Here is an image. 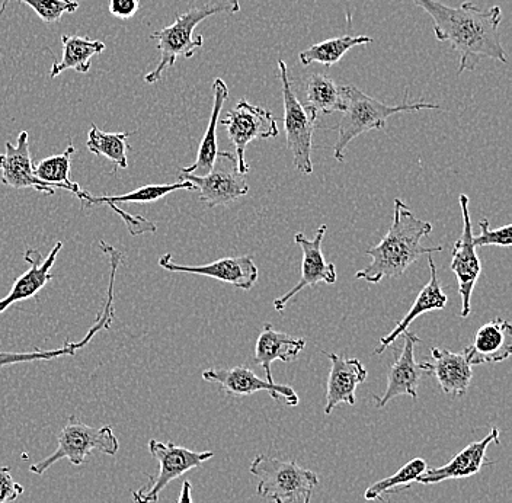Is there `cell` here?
<instances>
[{
  "label": "cell",
  "instance_id": "6da1fadb",
  "mask_svg": "<svg viewBox=\"0 0 512 503\" xmlns=\"http://www.w3.org/2000/svg\"><path fill=\"white\" fill-rule=\"evenodd\" d=\"M414 3L430 15L435 38L450 43L459 54V75L476 70L482 59L508 63L499 32L502 22L499 6L480 9L476 3L463 2L453 8L438 0H414Z\"/></svg>",
  "mask_w": 512,
  "mask_h": 503
},
{
  "label": "cell",
  "instance_id": "7a4b0ae2",
  "mask_svg": "<svg viewBox=\"0 0 512 503\" xmlns=\"http://www.w3.org/2000/svg\"><path fill=\"white\" fill-rule=\"evenodd\" d=\"M432 232L430 221L418 219L400 198L395 200V216L387 235L379 245L367 249L371 264L355 274L357 280L379 284L383 278H399L422 255L443 251V246H422V239Z\"/></svg>",
  "mask_w": 512,
  "mask_h": 503
},
{
  "label": "cell",
  "instance_id": "3957f363",
  "mask_svg": "<svg viewBox=\"0 0 512 503\" xmlns=\"http://www.w3.org/2000/svg\"><path fill=\"white\" fill-rule=\"evenodd\" d=\"M240 11L239 0H227V2L208 3L200 8H191L185 14L179 15L174 24L163 30L155 31L150 38L158 43L160 62L155 70L144 76V82L156 83L162 78L163 73L169 67L175 66L179 57L191 59L198 48L204 46L203 35L194 37L195 28L210 16L219 14H238Z\"/></svg>",
  "mask_w": 512,
  "mask_h": 503
},
{
  "label": "cell",
  "instance_id": "277c9868",
  "mask_svg": "<svg viewBox=\"0 0 512 503\" xmlns=\"http://www.w3.org/2000/svg\"><path fill=\"white\" fill-rule=\"evenodd\" d=\"M347 108L342 115L338 126V140L334 147V158L338 162H344L345 149L352 140L363 136L368 131L383 130L386 121L392 115L399 112H416L422 110H440V105L428 104V102H403L399 105H386L377 99L371 98L366 92L354 85L342 86Z\"/></svg>",
  "mask_w": 512,
  "mask_h": 503
},
{
  "label": "cell",
  "instance_id": "5b68a950",
  "mask_svg": "<svg viewBox=\"0 0 512 503\" xmlns=\"http://www.w3.org/2000/svg\"><path fill=\"white\" fill-rule=\"evenodd\" d=\"M249 472L258 479L256 493L261 498L300 503L307 496H312L313 490L319 485L318 474L303 469L296 461L256 456Z\"/></svg>",
  "mask_w": 512,
  "mask_h": 503
},
{
  "label": "cell",
  "instance_id": "8992f818",
  "mask_svg": "<svg viewBox=\"0 0 512 503\" xmlns=\"http://www.w3.org/2000/svg\"><path fill=\"white\" fill-rule=\"evenodd\" d=\"M59 445L51 456L32 464L30 472L44 474L54 464L69 460L73 466H82L92 451L98 450L107 456H115L120 450V442L115 437L111 426L92 428L80 422L76 416H70L69 422L63 426L57 437Z\"/></svg>",
  "mask_w": 512,
  "mask_h": 503
},
{
  "label": "cell",
  "instance_id": "52a82bcc",
  "mask_svg": "<svg viewBox=\"0 0 512 503\" xmlns=\"http://www.w3.org/2000/svg\"><path fill=\"white\" fill-rule=\"evenodd\" d=\"M278 76H280L281 92H283L287 147L293 153V163L297 171L310 175L313 172V133H315L319 115L297 98L291 85L290 70L284 60H278Z\"/></svg>",
  "mask_w": 512,
  "mask_h": 503
},
{
  "label": "cell",
  "instance_id": "ba28073f",
  "mask_svg": "<svg viewBox=\"0 0 512 503\" xmlns=\"http://www.w3.org/2000/svg\"><path fill=\"white\" fill-rule=\"evenodd\" d=\"M149 451L152 457L158 461V476H147L149 485L143 486L139 490H133L134 503H155L158 502L160 493L163 489L174 482L178 477L184 476L185 473L197 469L201 464L211 460L214 453L211 451L188 450V448L179 447L174 442H160L158 440L149 441Z\"/></svg>",
  "mask_w": 512,
  "mask_h": 503
},
{
  "label": "cell",
  "instance_id": "9c48e42d",
  "mask_svg": "<svg viewBox=\"0 0 512 503\" xmlns=\"http://www.w3.org/2000/svg\"><path fill=\"white\" fill-rule=\"evenodd\" d=\"M99 248L102 253L110 258V284H108L107 300H105L104 309L98 313L96 320L89 332L86 333L85 338L80 342L66 341L62 348L48 349V351H31V352H0V368L6 365L21 364V362H34V361H50L54 358L62 357H75L79 349L85 348L89 342L95 338L96 333L101 331H108L111 329L112 320L115 317L114 309V285L115 278H117L118 267L123 261V253L117 251L114 246L108 245L105 242H99Z\"/></svg>",
  "mask_w": 512,
  "mask_h": 503
},
{
  "label": "cell",
  "instance_id": "30bf717a",
  "mask_svg": "<svg viewBox=\"0 0 512 503\" xmlns=\"http://www.w3.org/2000/svg\"><path fill=\"white\" fill-rule=\"evenodd\" d=\"M219 123L226 127L227 136L235 146L238 168L242 175L249 172L245 159L249 143L278 136V124L272 112L251 104L246 99H240L236 107L227 112L226 117Z\"/></svg>",
  "mask_w": 512,
  "mask_h": 503
},
{
  "label": "cell",
  "instance_id": "8fae6325",
  "mask_svg": "<svg viewBox=\"0 0 512 503\" xmlns=\"http://www.w3.org/2000/svg\"><path fill=\"white\" fill-rule=\"evenodd\" d=\"M179 181H190L200 191V201L207 207L235 203L249 192L245 175L239 172L238 159L230 152L217 153L213 169L206 176L182 175Z\"/></svg>",
  "mask_w": 512,
  "mask_h": 503
},
{
  "label": "cell",
  "instance_id": "7c38bea8",
  "mask_svg": "<svg viewBox=\"0 0 512 503\" xmlns=\"http://www.w3.org/2000/svg\"><path fill=\"white\" fill-rule=\"evenodd\" d=\"M460 208H462L463 232L453 246V261H451V271L456 275L459 283V294L462 297V317L470 315V299H472L473 290L478 283L482 264L475 245H473V226L469 213V197L466 194L460 195Z\"/></svg>",
  "mask_w": 512,
  "mask_h": 503
},
{
  "label": "cell",
  "instance_id": "4fadbf2b",
  "mask_svg": "<svg viewBox=\"0 0 512 503\" xmlns=\"http://www.w3.org/2000/svg\"><path fill=\"white\" fill-rule=\"evenodd\" d=\"M203 380L207 383L219 384L230 396H251L258 392H267L272 399L286 400L288 406L299 405V396L293 387L286 384L270 383L256 376L248 367L211 368L204 371Z\"/></svg>",
  "mask_w": 512,
  "mask_h": 503
},
{
  "label": "cell",
  "instance_id": "5bb4252c",
  "mask_svg": "<svg viewBox=\"0 0 512 503\" xmlns=\"http://www.w3.org/2000/svg\"><path fill=\"white\" fill-rule=\"evenodd\" d=\"M326 229H328L326 224H320L315 239H307L304 233H296L294 236V240L303 251L302 277L287 294L274 301V309L277 312H283L288 301L297 296L303 288L313 287L319 283L335 284L338 280L335 265L332 262H326L322 252L323 236H325Z\"/></svg>",
  "mask_w": 512,
  "mask_h": 503
},
{
  "label": "cell",
  "instance_id": "9a60e30c",
  "mask_svg": "<svg viewBox=\"0 0 512 503\" xmlns=\"http://www.w3.org/2000/svg\"><path fill=\"white\" fill-rule=\"evenodd\" d=\"M159 267L169 272H182V274L203 275V277L214 278L222 283L233 285L249 291L258 281V267L252 256H233V258H222L211 264L181 265L174 262L171 253H165L159 259Z\"/></svg>",
  "mask_w": 512,
  "mask_h": 503
},
{
  "label": "cell",
  "instance_id": "2e32d148",
  "mask_svg": "<svg viewBox=\"0 0 512 503\" xmlns=\"http://www.w3.org/2000/svg\"><path fill=\"white\" fill-rule=\"evenodd\" d=\"M498 428L492 429L483 440L472 442L463 448L456 457L451 458L446 466L438 467V469L427 470L424 474L416 479V483L421 485H438L447 480L464 479V477L475 476L483 467L491 466L492 461L488 460L489 445L499 444Z\"/></svg>",
  "mask_w": 512,
  "mask_h": 503
},
{
  "label": "cell",
  "instance_id": "e0dca14e",
  "mask_svg": "<svg viewBox=\"0 0 512 503\" xmlns=\"http://www.w3.org/2000/svg\"><path fill=\"white\" fill-rule=\"evenodd\" d=\"M6 150L0 155L2 184L14 189L32 188L40 194L53 195L56 189L35 175L30 152V136L27 131L19 133L16 144L6 142Z\"/></svg>",
  "mask_w": 512,
  "mask_h": 503
},
{
  "label": "cell",
  "instance_id": "ac0fdd59",
  "mask_svg": "<svg viewBox=\"0 0 512 503\" xmlns=\"http://www.w3.org/2000/svg\"><path fill=\"white\" fill-rule=\"evenodd\" d=\"M62 249L63 243L57 242L46 259L37 249H28L25 252L24 259L27 264H30V269L15 281L8 296L0 299V315L5 313L9 307L14 306L15 303L37 296L46 287L47 283H50L51 278H53L51 268L56 264L57 256L62 252Z\"/></svg>",
  "mask_w": 512,
  "mask_h": 503
},
{
  "label": "cell",
  "instance_id": "d6986e66",
  "mask_svg": "<svg viewBox=\"0 0 512 503\" xmlns=\"http://www.w3.org/2000/svg\"><path fill=\"white\" fill-rule=\"evenodd\" d=\"M326 357L331 361V371L326 384L325 415H331L341 403L355 405V392L367 380V370L357 358H345L332 352Z\"/></svg>",
  "mask_w": 512,
  "mask_h": 503
},
{
  "label": "cell",
  "instance_id": "ffe728a7",
  "mask_svg": "<svg viewBox=\"0 0 512 503\" xmlns=\"http://www.w3.org/2000/svg\"><path fill=\"white\" fill-rule=\"evenodd\" d=\"M421 339L415 333L406 331L403 333V348L398 360L393 362L392 368L387 374V386L382 397H376L377 408H384L390 400L398 396L418 397L419 380H421V368L415 361V345Z\"/></svg>",
  "mask_w": 512,
  "mask_h": 503
},
{
  "label": "cell",
  "instance_id": "44dd1931",
  "mask_svg": "<svg viewBox=\"0 0 512 503\" xmlns=\"http://www.w3.org/2000/svg\"><path fill=\"white\" fill-rule=\"evenodd\" d=\"M470 365L496 364L512 354V328L504 319H494L476 332L472 344L463 349Z\"/></svg>",
  "mask_w": 512,
  "mask_h": 503
},
{
  "label": "cell",
  "instance_id": "7402d4cb",
  "mask_svg": "<svg viewBox=\"0 0 512 503\" xmlns=\"http://www.w3.org/2000/svg\"><path fill=\"white\" fill-rule=\"evenodd\" d=\"M432 361L419 364L421 371L437 378L443 393L453 397H462L472 383V365L467 362L464 354L448 351V349L431 348Z\"/></svg>",
  "mask_w": 512,
  "mask_h": 503
},
{
  "label": "cell",
  "instance_id": "603a6c76",
  "mask_svg": "<svg viewBox=\"0 0 512 503\" xmlns=\"http://www.w3.org/2000/svg\"><path fill=\"white\" fill-rule=\"evenodd\" d=\"M428 265H430L431 278L428 281V284L422 288L421 293L416 297L414 306L409 310L408 315L403 317L402 320L396 325V328L393 329L389 335L384 336V338L380 339V344L374 349V354L382 355L384 349L389 348L390 345L395 344L396 339L399 336H402L403 333L408 331L409 326L412 325V322L424 313L434 312V310H443L446 309L448 303L447 294L441 290L440 281H438V272L437 267H435L434 259H428Z\"/></svg>",
  "mask_w": 512,
  "mask_h": 503
},
{
  "label": "cell",
  "instance_id": "cb8c5ba5",
  "mask_svg": "<svg viewBox=\"0 0 512 503\" xmlns=\"http://www.w3.org/2000/svg\"><path fill=\"white\" fill-rule=\"evenodd\" d=\"M306 346V341L293 338L286 332H278L272 325H265L259 333L255 346V362L264 368L265 380L275 383L271 374V365L274 361H296L300 352Z\"/></svg>",
  "mask_w": 512,
  "mask_h": 503
},
{
  "label": "cell",
  "instance_id": "d4e9b609",
  "mask_svg": "<svg viewBox=\"0 0 512 503\" xmlns=\"http://www.w3.org/2000/svg\"><path fill=\"white\" fill-rule=\"evenodd\" d=\"M229 98V88L223 79L217 78L213 82V110L203 140L198 146L197 159L188 168H182V175L206 176L213 169L217 159V126H219L220 114H222L224 102Z\"/></svg>",
  "mask_w": 512,
  "mask_h": 503
},
{
  "label": "cell",
  "instance_id": "484cf974",
  "mask_svg": "<svg viewBox=\"0 0 512 503\" xmlns=\"http://www.w3.org/2000/svg\"><path fill=\"white\" fill-rule=\"evenodd\" d=\"M62 46L63 57L60 62L51 66V79L57 78L66 70H75V72L85 75L91 70L92 57L104 53L107 48L102 41L89 40L80 35H62Z\"/></svg>",
  "mask_w": 512,
  "mask_h": 503
},
{
  "label": "cell",
  "instance_id": "4316f807",
  "mask_svg": "<svg viewBox=\"0 0 512 503\" xmlns=\"http://www.w3.org/2000/svg\"><path fill=\"white\" fill-rule=\"evenodd\" d=\"M76 149L70 144L60 155L50 156V158L41 160L37 166H34L35 175L38 179L51 185L54 189H64L70 194L79 198L80 203H85L89 192L80 188L79 184L70 179V168H72V156Z\"/></svg>",
  "mask_w": 512,
  "mask_h": 503
},
{
  "label": "cell",
  "instance_id": "83f0119b",
  "mask_svg": "<svg viewBox=\"0 0 512 503\" xmlns=\"http://www.w3.org/2000/svg\"><path fill=\"white\" fill-rule=\"evenodd\" d=\"M307 107L316 114H334L347 108L342 86L336 85L331 76L325 73H313L307 80Z\"/></svg>",
  "mask_w": 512,
  "mask_h": 503
},
{
  "label": "cell",
  "instance_id": "f1b7e54d",
  "mask_svg": "<svg viewBox=\"0 0 512 503\" xmlns=\"http://www.w3.org/2000/svg\"><path fill=\"white\" fill-rule=\"evenodd\" d=\"M373 41V38L367 37V35H342V37L329 38V40L313 44L312 47L302 51L299 54V60L303 66L319 63L326 67H332L341 62L342 57L351 48L367 46V44H371Z\"/></svg>",
  "mask_w": 512,
  "mask_h": 503
},
{
  "label": "cell",
  "instance_id": "f546056e",
  "mask_svg": "<svg viewBox=\"0 0 512 503\" xmlns=\"http://www.w3.org/2000/svg\"><path fill=\"white\" fill-rule=\"evenodd\" d=\"M194 191L195 185L190 181H179L175 184L166 185H144L136 189V191L127 192L123 195H102V197H96V195L89 194L86 197L83 205L88 207H94V205H118L121 203H155L160 198L166 197V195L172 194V192L181 191Z\"/></svg>",
  "mask_w": 512,
  "mask_h": 503
},
{
  "label": "cell",
  "instance_id": "4dcf8cb0",
  "mask_svg": "<svg viewBox=\"0 0 512 503\" xmlns=\"http://www.w3.org/2000/svg\"><path fill=\"white\" fill-rule=\"evenodd\" d=\"M133 133H107L101 128L92 126L88 133V150L96 156H105L114 163L117 169H127V150L130 144L128 137Z\"/></svg>",
  "mask_w": 512,
  "mask_h": 503
},
{
  "label": "cell",
  "instance_id": "1f68e13d",
  "mask_svg": "<svg viewBox=\"0 0 512 503\" xmlns=\"http://www.w3.org/2000/svg\"><path fill=\"white\" fill-rule=\"evenodd\" d=\"M427 467V461H425L424 458H414V460L405 464V466L393 474V476L373 483V485L366 490V493H364V498H366V501H382L384 496L395 492L400 486L409 488L412 483L416 482V479H418L421 474L427 472Z\"/></svg>",
  "mask_w": 512,
  "mask_h": 503
},
{
  "label": "cell",
  "instance_id": "d6a6232c",
  "mask_svg": "<svg viewBox=\"0 0 512 503\" xmlns=\"http://www.w3.org/2000/svg\"><path fill=\"white\" fill-rule=\"evenodd\" d=\"M2 2L0 14L5 11L6 2L9 0H2ZM18 2L31 6L32 11L47 24L59 22L64 14H73L79 9V2L76 0H18Z\"/></svg>",
  "mask_w": 512,
  "mask_h": 503
},
{
  "label": "cell",
  "instance_id": "836d02e7",
  "mask_svg": "<svg viewBox=\"0 0 512 503\" xmlns=\"http://www.w3.org/2000/svg\"><path fill=\"white\" fill-rule=\"evenodd\" d=\"M480 235L473 236V245L475 248L479 246H504L508 248L512 243V226L498 227V229H491L488 219L479 221Z\"/></svg>",
  "mask_w": 512,
  "mask_h": 503
},
{
  "label": "cell",
  "instance_id": "e575fe53",
  "mask_svg": "<svg viewBox=\"0 0 512 503\" xmlns=\"http://www.w3.org/2000/svg\"><path fill=\"white\" fill-rule=\"evenodd\" d=\"M24 492V486L16 483L12 477L11 467H0V503L14 502Z\"/></svg>",
  "mask_w": 512,
  "mask_h": 503
},
{
  "label": "cell",
  "instance_id": "d590c367",
  "mask_svg": "<svg viewBox=\"0 0 512 503\" xmlns=\"http://www.w3.org/2000/svg\"><path fill=\"white\" fill-rule=\"evenodd\" d=\"M139 0H110V14L120 19H130L139 11Z\"/></svg>",
  "mask_w": 512,
  "mask_h": 503
},
{
  "label": "cell",
  "instance_id": "8d00e7d4",
  "mask_svg": "<svg viewBox=\"0 0 512 503\" xmlns=\"http://www.w3.org/2000/svg\"><path fill=\"white\" fill-rule=\"evenodd\" d=\"M176 503H194V501H192L191 482H188V480L182 483L181 493H179L178 502Z\"/></svg>",
  "mask_w": 512,
  "mask_h": 503
},
{
  "label": "cell",
  "instance_id": "74e56055",
  "mask_svg": "<svg viewBox=\"0 0 512 503\" xmlns=\"http://www.w3.org/2000/svg\"><path fill=\"white\" fill-rule=\"evenodd\" d=\"M310 499H312V496H307V498L304 499V501L300 502V503H310ZM274 503H293V502L280 501V499H274Z\"/></svg>",
  "mask_w": 512,
  "mask_h": 503
}]
</instances>
